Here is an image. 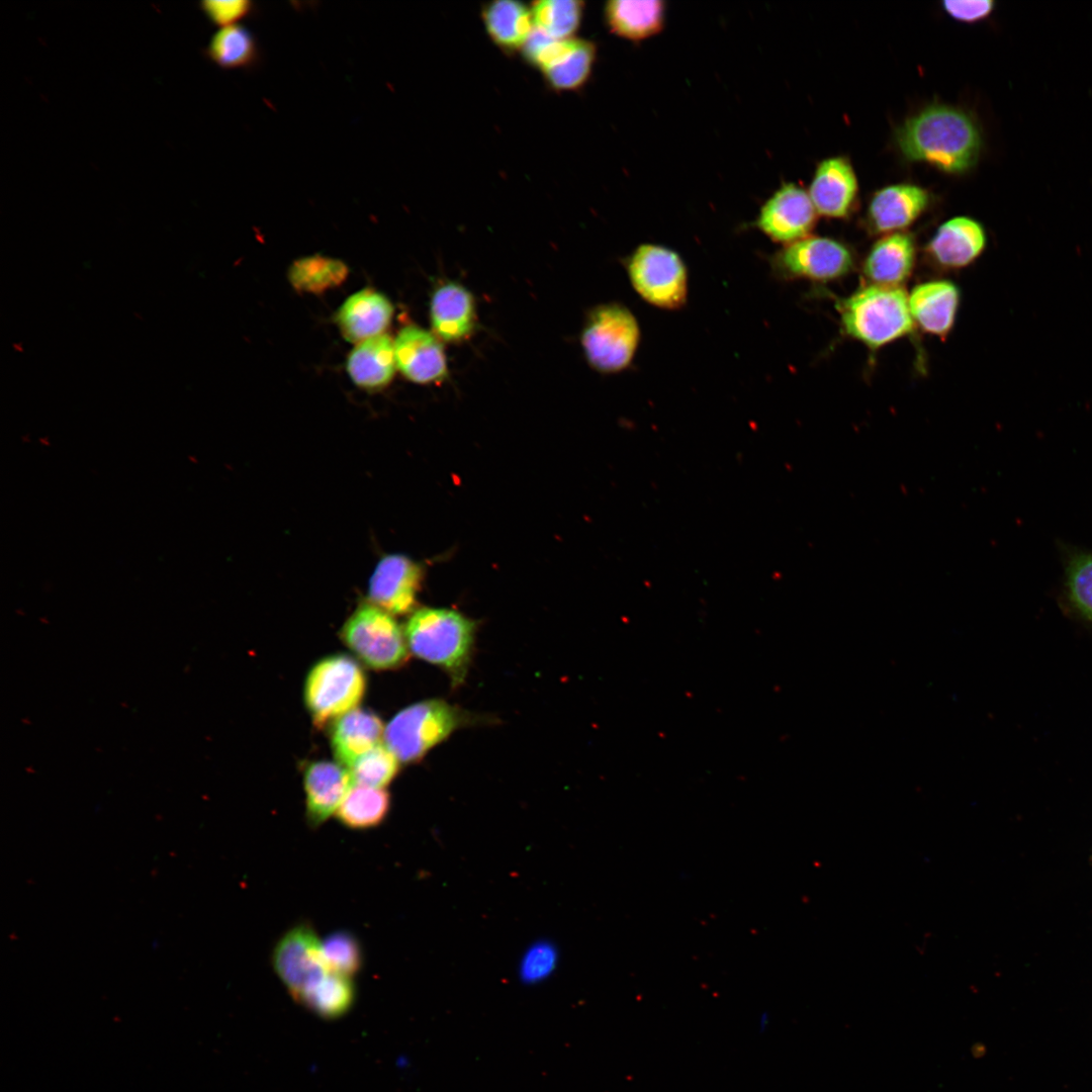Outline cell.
Segmentation results:
<instances>
[{
    "instance_id": "1",
    "label": "cell",
    "mask_w": 1092,
    "mask_h": 1092,
    "mask_svg": "<svg viewBox=\"0 0 1092 1092\" xmlns=\"http://www.w3.org/2000/svg\"><path fill=\"white\" fill-rule=\"evenodd\" d=\"M896 142L906 159L951 174L971 169L982 147L976 121L947 105L928 106L909 117L898 128Z\"/></svg>"
},
{
    "instance_id": "2",
    "label": "cell",
    "mask_w": 1092,
    "mask_h": 1092,
    "mask_svg": "<svg viewBox=\"0 0 1092 1092\" xmlns=\"http://www.w3.org/2000/svg\"><path fill=\"white\" fill-rule=\"evenodd\" d=\"M475 630V622L456 611L423 608L410 617L404 635L414 655L444 669L457 686L469 666Z\"/></svg>"
},
{
    "instance_id": "3",
    "label": "cell",
    "mask_w": 1092,
    "mask_h": 1092,
    "mask_svg": "<svg viewBox=\"0 0 1092 1092\" xmlns=\"http://www.w3.org/2000/svg\"><path fill=\"white\" fill-rule=\"evenodd\" d=\"M836 307L843 332L872 350L911 334L915 327L901 286L868 284Z\"/></svg>"
},
{
    "instance_id": "4",
    "label": "cell",
    "mask_w": 1092,
    "mask_h": 1092,
    "mask_svg": "<svg viewBox=\"0 0 1092 1092\" xmlns=\"http://www.w3.org/2000/svg\"><path fill=\"white\" fill-rule=\"evenodd\" d=\"M477 719L449 703L433 699L399 711L384 729L385 745L400 762L420 760L456 729Z\"/></svg>"
},
{
    "instance_id": "5",
    "label": "cell",
    "mask_w": 1092,
    "mask_h": 1092,
    "mask_svg": "<svg viewBox=\"0 0 1092 1092\" xmlns=\"http://www.w3.org/2000/svg\"><path fill=\"white\" fill-rule=\"evenodd\" d=\"M365 691L366 676L360 664L348 655L334 654L310 668L303 696L313 724L321 728L355 709Z\"/></svg>"
},
{
    "instance_id": "6",
    "label": "cell",
    "mask_w": 1092,
    "mask_h": 1092,
    "mask_svg": "<svg viewBox=\"0 0 1092 1092\" xmlns=\"http://www.w3.org/2000/svg\"><path fill=\"white\" fill-rule=\"evenodd\" d=\"M641 338L640 326L623 304L610 302L593 308L581 333L588 364L601 373H617L630 366Z\"/></svg>"
},
{
    "instance_id": "7",
    "label": "cell",
    "mask_w": 1092,
    "mask_h": 1092,
    "mask_svg": "<svg viewBox=\"0 0 1092 1092\" xmlns=\"http://www.w3.org/2000/svg\"><path fill=\"white\" fill-rule=\"evenodd\" d=\"M633 289L652 306L677 310L688 299V269L677 252L656 244L639 245L625 261Z\"/></svg>"
},
{
    "instance_id": "8",
    "label": "cell",
    "mask_w": 1092,
    "mask_h": 1092,
    "mask_svg": "<svg viewBox=\"0 0 1092 1092\" xmlns=\"http://www.w3.org/2000/svg\"><path fill=\"white\" fill-rule=\"evenodd\" d=\"M342 641L367 666L394 669L408 658L407 643L391 615L371 604L360 606L346 621Z\"/></svg>"
},
{
    "instance_id": "9",
    "label": "cell",
    "mask_w": 1092,
    "mask_h": 1092,
    "mask_svg": "<svg viewBox=\"0 0 1092 1092\" xmlns=\"http://www.w3.org/2000/svg\"><path fill=\"white\" fill-rule=\"evenodd\" d=\"M772 275L781 280L807 279L827 282L848 274L854 265L851 251L842 243L809 236L783 246L769 257Z\"/></svg>"
},
{
    "instance_id": "10",
    "label": "cell",
    "mask_w": 1092,
    "mask_h": 1092,
    "mask_svg": "<svg viewBox=\"0 0 1092 1092\" xmlns=\"http://www.w3.org/2000/svg\"><path fill=\"white\" fill-rule=\"evenodd\" d=\"M274 970L291 996L299 1003L331 973L325 962L322 941L308 924L301 923L286 931L276 943Z\"/></svg>"
},
{
    "instance_id": "11",
    "label": "cell",
    "mask_w": 1092,
    "mask_h": 1092,
    "mask_svg": "<svg viewBox=\"0 0 1092 1092\" xmlns=\"http://www.w3.org/2000/svg\"><path fill=\"white\" fill-rule=\"evenodd\" d=\"M817 214L809 193L786 183L764 202L754 223L772 242L786 246L809 237Z\"/></svg>"
},
{
    "instance_id": "12",
    "label": "cell",
    "mask_w": 1092,
    "mask_h": 1092,
    "mask_svg": "<svg viewBox=\"0 0 1092 1092\" xmlns=\"http://www.w3.org/2000/svg\"><path fill=\"white\" fill-rule=\"evenodd\" d=\"M596 44L587 39L550 38L532 62L540 69L548 86L555 91L581 88L588 80L596 61Z\"/></svg>"
},
{
    "instance_id": "13",
    "label": "cell",
    "mask_w": 1092,
    "mask_h": 1092,
    "mask_svg": "<svg viewBox=\"0 0 1092 1092\" xmlns=\"http://www.w3.org/2000/svg\"><path fill=\"white\" fill-rule=\"evenodd\" d=\"M421 577V567L408 557L399 554L383 557L370 578V604L390 615L410 613L417 603Z\"/></svg>"
},
{
    "instance_id": "14",
    "label": "cell",
    "mask_w": 1092,
    "mask_h": 1092,
    "mask_svg": "<svg viewBox=\"0 0 1092 1092\" xmlns=\"http://www.w3.org/2000/svg\"><path fill=\"white\" fill-rule=\"evenodd\" d=\"M396 368L408 380L436 383L448 374L443 345L434 334L418 326L402 328L393 341Z\"/></svg>"
},
{
    "instance_id": "15",
    "label": "cell",
    "mask_w": 1092,
    "mask_h": 1092,
    "mask_svg": "<svg viewBox=\"0 0 1092 1092\" xmlns=\"http://www.w3.org/2000/svg\"><path fill=\"white\" fill-rule=\"evenodd\" d=\"M986 245V232L979 221L956 216L937 229L927 244L926 253L938 267L961 269L977 260Z\"/></svg>"
},
{
    "instance_id": "16",
    "label": "cell",
    "mask_w": 1092,
    "mask_h": 1092,
    "mask_svg": "<svg viewBox=\"0 0 1092 1092\" xmlns=\"http://www.w3.org/2000/svg\"><path fill=\"white\" fill-rule=\"evenodd\" d=\"M929 193L914 184H896L877 191L870 201L867 221L876 234L902 232L927 208Z\"/></svg>"
},
{
    "instance_id": "17",
    "label": "cell",
    "mask_w": 1092,
    "mask_h": 1092,
    "mask_svg": "<svg viewBox=\"0 0 1092 1092\" xmlns=\"http://www.w3.org/2000/svg\"><path fill=\"white\" fill-rule=\"evenodd\" d=\"M857 189L851 164L843 157H832L817 166L808 193L818 214L843 218L852 209Z\"/></svg>"
},
{
    "instance_id": "18",
    "label": "cell",
    "mask_w": 1092,
    "mask_h": 1092,
    "mask_svg": "<svg viewBox=\"0 0 1092 1092\" xmlns=\"http://www.w3.org/2000/svg\"><path fill=\"white\" fill-rule=\"evenodd\" d=\"M352 778L341 763L316 760L303 772L306 817L309 825L323 824L336 813L351 788Z\"/></svg>"
},
{
    "instance_id": "19",
    "label": "cell",
    "mask_w": 1092,
    "mask_h": 1092,
    "mask_svg": "<svg viewBox=\"0 0 1092 1092\" xmlns=\"http://www.w3.org/2000/svg\"><path fill=\"white\" fill-rule=\"evenodd\" d=\"M430 321L440 340L457 343L468 339L476 324L471 292L456 282L439 285L431 297Z\"/></svg>"
},
{
    "instance_id": "20",
    "label": "cell",
    "mask_w": 1092,
    "mask_h": 1092,
    "mask_svg": "<svg viewBox=\"0 0 1092 1092\" xmlns=\"http://www.w3.org/2000/svg\"><path fill=\"white\" fill-rule=\"evenodd\" d=\"M392 314L393 306L384 294L364 288L343 302L336 313V323L346 341L357 345L384 334Z\"/></svg>"
},
{
    "instance_id": "21",
    "label": "cell",
    "mask_w": 1092,
    "mask_h": 1092,
    "mask_svg": "<svg viewBox=\"0 0 1092 1092\" xmlns=\"http://www.w3.org/2000/svg\"><path fill=\"white\" fill-rule=\"evenodd\" d=\"M916 246L911 235L897 232L883 236L869 251L862 275L870 284L900 286L911 275Z\"/></svg>"
},
{
    "instance_id": "22",
    "label": "cell",
    "mask_w": 1092,
    "mask_h": 1092,
    "mask_svg": "<svg viewBox=\"0 0 1092 1092\" xmlns=\"http://www.w3.org/2000/svg\"><path fill=\"white\" fill-rule=\"evenodd\" d=\"M960 291L947 280L916 285L908 294L909 310L915 326L924 332L945 337L953 327Z\"/></svg>"
},
{
    "instance_id": "23",
    "label": "cell",
    "mask_w": 1092,
    "mask_h": 1092,
    "mask_svg": "<svg viewBox=\"0 0 1092 1092\" xmlns=\"http://www.w3.org/2000/svg\"><path fill=\"white\" fill-rule=\"evenodd\" d=\"M383 735V723L376 714L355 708L334 722L331 745L338 762L350 768L360 756L378 745Z\"/></svg>"
},
{
    "instance_id": "24",
    "label": "cell",
    "mask_w": 1092,
    "mask_h": 1092,
    "mask_svg": "<svg viewBox=\"0 0 1092 1092\" xmlns=\"http://www.w3.org/2000/svg\"><path fill=\"white\" fill-rule=\"evenodd\" d=\"M396 368L393 341L387 334L365 340L355 346L347 360L352 381L366 390L385 387Z\"/></svg>"
},
{
    "instance_id": "25",
    "label": "cell",
    "mask_w": 1092,
    "mask_h": 1092,
    "mask_svg": "<svg viewBox=\"0 0 1092 1092\" xmlns=\"http://www.w3.org/2000/svg\"><path fill=\"white\" fill-rule=\"evenodd\" d=\"M481 18L493 43L509 54L522 50L535 28L531 8L515 0L485 3Z\"/></svg>"
},
{
    "instance_id": "26",
    "label": "cell",
    "mask_w": 1092,
    "mask_h": 1092,
    "mask_svg": "<svg viewBox=\"0 0 1092 1092\" xmlns=\"http://www.w3.org/2000/svg\"><path fill=\"white\" fill-rule=\"evenodd\" d=\"M604 16L607 25L616 35L639 41L661 31L665 5L660 0H612L605 4Z\"/></svg>"
},
{
    "instance_id": "27",
    "label": "cell",
    "mask_w": 1092,
    "mask_h": 1092,
    "mask_svg": "<svg viewBox=\"0 0 1092 1092\" xmlns=\"http://www.w3.org/2000/svg\"><path fill=\"white\" fill-rule=\"evenodd\" d=\"M204 55L223 69L250 68L258 63L259 46L248 27L234 24L212 35Z\"/></svg>"
},
{
    "instance_id": "28",
    "label": "cell",
    "mask_w": 1092,
    "mask_h": 1092,
    "mask_svg": "<svg viewBox=\"0 0 1092 1092\" xmlns=\"http://www.w3.org/2000/svg\"><path fill=\"white\" fill-rule=\"evenodd\" d=\"M390 807L389 794L383 789L354 785L336 811L338 820L352 829L379 825Z\"/></svg>"
},
{
    "instance_id": "29",
    "label": "cell",
    "mask_w": 1092,
    "mask_h": 1092,
    "mask_svg": "<svg viewBox=\"0 0 1092 1092\" xmlns=\"http://www.w3.org/2000/svg\"><path fill=\"white\" fill-rule=\"evenodd\" d=\"M347 276L348 267L343 261L321 255L298 259L288 270L293 288L308 293H322L336 287Z\"/></svg>"
},
{
    "instance_id": "30",
    "label": "cell",
    "mask_w": 1092,
    "mask_h": 1092,
    "mask_svg": "<svg viewBox=\"0 0 1092 1092\" xmlns=\"http://www.w3.org/2000/svg\"><path fill=\"white\" fill-rule=\"evenodd\" d=\"M584 3L579 0H539L532 3L535 27L556 39H566L578 29Z\"/></svg>"
},
{
    "instance_id": "31",
    "label": "cell",
    "mask_w": 1092,
    "mask_h": 1092,
    "mask_svg": "<svg viewBox=\"0 0 1092 1092\" xmlns=\"http://www.w3.org/2000/svg\"><path fill=\"white\" fill-rule=\"evenodd\" d=\"M354 995L350 978L330 973L302 1004L322 1017L335 1018L348 1011Z\"/></svg>"
},
{
    "instance_id": "32",
    "label": "cell",
    "mask_w": 1092,
    "mask_h": 1092,
    "mask_svg": "<svg viewBox=\"0 0 1092 1092\" xmlns=\"http://www.w3.org/2000/svg\"><path fill=\"white\" fill-rule=\"evenodd\" d=\"M397 757L391 750L378 744L360 756L350 767L353 785L383 789L398 771Z\"/></svg>"
},
{
    "instance_id": "33",
    "label": "cell",
    "mask_w": 1092,
    "mask_h": 1092,
    "mask_svg": "<svg viewBox=\"0 0 1092 1092\" xmlns=\"http://www.w3.org/2000/svg\"><path fill=\"white\" fill-rule=\"evenodd\" d=\"M322 949L331 973L351 978L362 964L358 940L348 931H336L322 941Z\"/></svg>"
},
{
    "instance_id": "34",
    "label": "cell",
    "mask_w": 1092,
    "mask_h": 1092,
    "mask_svg": "<svg viewBox=\"0 0 1092 1092\" xmlns=\"http://www.w3.org/2000/svg\"><path fill=\"white\" fill-rule=\"evenodd\" d=\"M1067 590L1073 607L1092 622V553L1075 555L1069 561Z\"/></svg>"
},
{
    "instance_id": "35",
    "label": "cell",
    "mask_w": 1092,
    "mask_h": 1092,
    "mask_svg": "<svg viewBox=\"0 0 1092 1092\" xmlns=\"http://www.w3.org/2000/svg\"><path fill=\"white\" fill-rule=\"evenodd\" d=\"M557 951L550 943L539 942L525 954L520 966V979L525 984H537L547 979L556 966Z\"/></svg>"
},
{
    "instance_id": "36",
    "label": "cell",
    "mask_w": 1092,
    "mask_h": 1092,
    "mask_svg": "<svg viewBox=\"0 0 1092 1092\" xmlns=\"http://www.w3.org/2000/svg\"><path fill=\"white\" fill-rule=\"evenodd\" d=\"M200 9L211 23L225 27L249 16L254 6L248 0L203 1Z\"/></svg>"
},
{
    "instance_id": "37",
    "label": "cell",
    "mask_w": 1092,
    "mask_h": 1092,
    "mask_svg": "<svg viewBox=\"0 0 1092 1092\" xmlns=\"http://www.w3.org/2000/svg\"><path fill=\"white\" fill-rule=\"evenodd\" d=\"M943 9L948 15L965 22H975L987 17L994 8L990 0L944 1Z\"/></svg>"
},
{
    "instance_id": "38",
    "label": "cell",
    "mask_w": 1092,
    "mask_h": 1092,
    "mask_svg": "<svg viewBox=\"0 0 1092 1092\" xmlns=\"http://www.w3.org/2000/svg\"><path fill=\"white\" fill-rule=\"evenodd\" d=\"M768 1023H769V1017H768V1014H767L766 1012H763V1013H761V1014H760V1017H759V1020H758V1028H759V1031H760V1032H763V1031H764V1029H766V1028H767V1026H768Z\"/></svg>"
}]
</instances>
